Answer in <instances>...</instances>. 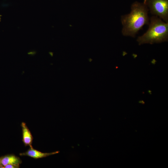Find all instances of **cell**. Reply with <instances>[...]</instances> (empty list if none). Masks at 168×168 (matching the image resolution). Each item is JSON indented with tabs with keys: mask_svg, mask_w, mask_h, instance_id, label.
Masks as SVG:
<instances>
[{
	"mask_svg": "<svg viewBox=\"0 0 168 168\" xmlns=\"http://www.w3.org/2000/svg\"><path fill=\"white\" fill-rule=\"evenodd\" d=\"M146 32L139 36L137 40L139 45L153 44L167 41L168 40V22L157 16H152Z\"/></svg>",
	"mask_w": 168,
	"mask_h": 168,
	"instance_id": "cell-2",
	"label": "cell"
},
{
	"mask_svg": "<svg viewBox=\"0 0 168 168\" xmlns=\"http://www.w3.org/2000/svg\"><path fill=\"white\" fill-rule=\"evenodd\" d=\"M19 165L17 164H10L7 165L4 167L5 168H18L19 167Z\"/></svg>",
	"mask_w": 168,
	"mask_h": 168,
	"instance_id": "cell-7",
	"label": "cell"
},
{
	"mask_svg": "<svg viewBox=\"0 0 168 168\" xmlns=\"http://www.w3.org/2000/svg\"><path fill=\"white\" fill-rule=\"evenodd\" d=\"M151 13L168 22V0H144Z\"/></svg>",
	"mask_w": 168,
	"mask_h": 168,
	"instance_id": "cell-3",
	"label": "cell"
},
{
	"mask_svg": "<svg viewBox=\"0 0 168 168\" xmlns=\"http://www.w3.org/2000/svg\"><path fill=\"white\" fill-rule=\"evenodd\" d=\"M22 133V141L25 146H32L33 140L32 135L26 123L22 122L21 125Z\"/></svg>",
	"mask_w": 168,
	"mask_h": 168,
	"instance_id": "cell-5",
	"label": "cell"
},
{
	"mask_svg": "<svg viewBox=\"0 0 168 168\" xmlns=\"http://www.w3.org/2000/svg\"><path fill=\"white\" fill-rule=\"evenodd\" d=\"M131 9L130 13L121 16L122 33L125 36L134 37L143 26L149 24V10L143 2L137 1L132 4Z\"/></svg>",
	"mask_w": 168,
	"mask_h": 168,
	"instance_id": "cell-1",
	"label": "cell"
},
{
	"mask_svg": "<svg viewBox=\"0 0 168 168\" xmlns=\"http://www.w3.org/2000/svg\"><path fill=\"white\" fill-rule=\"evenodd\" d=\"M59 151H55L49 153H43L34 149L32 146L26 152L20 154L21 156H27L34 159H38L58 153Z\"/></svg>",
	"mask_w": 168,
	"mask_h": 168,
	"instance_id": "cell-4",
	"label": "cell"
},
{
	"mask_svg": "<svg viewBox=\"0 0 168 168\" xmlns=\"http://www.w3.org/2000/svg\"><path fill=\"white\" fill-rule=\"evenodd\" d=\"M0 168H3V167L0 164Z\"/></svg>",
	"mask_w": 168,
	"mask_h": 168,
	"instance_id": "cell-8",
	"label": "cell"
},
{
	"mask_svg": "<svg viewBox=\"0 0 168 168\" xmlns=\"http://www.w3.org/2000/svg\"><path fill=\"white\" fill-rule=\"evenodd\" d=\"M0 162L3 167L7 165L21 164L22 161L20 158L14 155H7L0 157Z\"/></svg>",
	"mask_w": 168,
	"mask_h": 168,
	"instance_id": "cell-6",
	"label": "cell"
}]
</instances>
